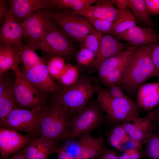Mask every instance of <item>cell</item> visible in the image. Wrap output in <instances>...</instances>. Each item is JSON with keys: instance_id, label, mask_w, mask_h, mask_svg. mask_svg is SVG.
<instances>
[{"instance_id": "9a60e30c", "label": "cell", "mask_w": 159, "mask_h": 159, "mask_svg": "<svg viewBox=\"0 0 159 159\" xmlns=\"http://www.w3.org/2000/svg\"><path fill=\"white\" fill-rule=\"evenodd\" d=\"M22 23L16 18L11 9L4 19L0 28V44L18 47L22 42Z\"/></svg>"}, {"instance_id": "ba28073f", "label": "cell", "mask_w": 159, "mask_h": 159, "mask_svg": "<svg viewBox=\"0 0 159 159\" xmlns=\"http://www.w3.org/2000/svg\"><path fill=\"white\" fill-rule=\"evenodd\" d=\"M29 44L35 50L41 51L51 58L59 56L64 59L72 55L74 51L69 39L58 29L54 23L41 40Z\"/></svg>"}, {"instance_id": "7bdbcfd3", "label": "cell", "mask_w": 159, "mask_h": 159, "mask_svg": "<svg viewBox=\"0 0 159 159\" xmlns=\"http://www.w3.org/2000/svg\"><path fill=\"white\" fill-rule=\"evenodd\" d=\"M111 1L117 6V8L120 9H126L128 6V0H111Z\"/></svg>"}, {"instance_id": "8992f818", "label": "cell", "mask_w": 159, "mask_h": 159, "mask_svg": "<svg viewBox=\"0 0 159 159\" xmlns=\"http://www.w3.org/2000/svg\"><path fill=\"white\" fill-rule=\"evenodd\" d=\"M91 100L80 112L72 116L67 135L63 139L71 141L77 139L84 133L91 132L103 122L104 111L97 100Z\"/></svg>"}, {"instance_id": "3957f363", "label": "cell", "mask_w": 159, "mask_h": 159, "mask_svg": "<svg viewBox=\"0 0 159 159\" xmlns=\"http://www.w3.org/2000/svg\"><path fill=\"white\" fill-rule=\"evenodd\" d=\"M95 92V85L91 78L82 76L72 85L59 87L52 98L62 103L73 116L85 107Z\"/></svg>"}, {"instance_id": "83f0119b", "label": "cell", "mask_w": 159, "mask_h": 159, "mask_svg": "<svg viewBox=\"0 0 159 159\" xmlns=\"http://www.w3.org/2000/svg\"><path fill=\"white\" fill-rule=\"evenodd\" d=\"M128 6L132 10L134 15L147 27L154 28L155 22L151 17L145 0H128Z\"/></svg>"}, {"instance_id": "5bb4252c", "label": "cell", "mask_w": 159, "mask_h": 159, "mask_svg": "<svg viewBox=\"0 0 159 159\" xmlns=\"http://www.w3.org/2000/svg\"><path fill=\"white\" fill-rule=\"evenodd\" d=\"M91 133H84L77 138L76 148L73 155L76 159H96L105 148L103 137H94Z\"/></svg>"}, {"instance_id": "f1b7e54d", "label": "cell", "mask_w": 159, "mask_h": 159, "mask_svg": "<svg viewBox=\"0 0 159 159\" xmlns=\"http://www.w3.org/2000/svg\"><path fill=\"white\" fill-rule=\"evenodd\" d=\"M130 138L121 124L117 123L109 132L107 142L110 146L120 151L122 144Z\"/></svg>"}, {"instance_id": "74e56055", "label": "cell", "mask_w": 159, "mask_h": 159, "mask_svg": "<svg viewBox=\"0 0 159 159\" xmlns=\"http://www.w3.org/2000/svg\"><path fill=\"white\" fill-rule=\"evenodd\" d=\"M145 155L144 151L142 149H136L125 152L119 155V159H140Z\"/></svg>"}, {"instance_id": "d6986e66", "label": "cell", "mask_w": 159, "mask_h": 159, "mask_svg": "<svg viewBox=\"0 0 159 159\" xmlns=\"http://www.w3.org/2000/svg\"><path fill=\"white\" fill-rule=\"evenodd\" d=\"M130 46L121 42L118 38L109 34L102 36L97 56L91 64L97 70L101 64L107 59L128 49Z\"/></svg>"}, {"instance_id": "6da1fadb", "label": "cell", "mask_w": 159, "mask_h": 159, "mask_svg": "<svg viewBox=\"0 0 159 159\" xmlns=\"http://www.w3.org/2000/svg\"><path fill=\"white\" fill-rule=\"evenodd\" d=\"M153 77H158V74L151 57L150 43L135 47L118 85L128 95H133L146 81Z\"/></svg>"}, {"instance_id": "4dcf8cb0", "label": "cell", "mask_w": 159, "mask_h": 159, "mask_svg": "<svg viewBox=\"0 0 159 159\" xmlns=\"http://www.w3.org/2000/svg\"><path fill=\"white\" fill-rule=\"evenodd\" d=\"M66 64L64 59L59 56L51 58L47 62L48 69L51 77L58 80L63 73Z\"/></svg>"}, {"instance_id": "8d00e7d4", "label": "cell", "mask_w": 159, "mask_h": 159, "mask_svg": "<svg viewBox=\"0 0 159 159\" xmlns=\"http://www.w3.org/2000/svg\"><path fill=\"white\" fill-rule=\"evenodd\" d=\"M152 58L159 78V41L150 43Z\"/></svg>"}, {"instance_id": "7a4b0ae2", "label": "cell", "mask_w": 159, "mask_h": 159, "mask_svg": "<svg viewBox=\"0 0 159 159\" xmlns=\"http://www.w3.org/2000/svg\"><path fill=\"white\" fill-rule=\"evenodd\" d=\"M72 117L65 106L52 98L44 107L36 137L42 136L55 142L65 138Z\"/></svg>"}, {"instance_id": "836d02e7", "label": "cell", "mask_w": 159, "mask_h": 159, "mask_svg": "<svg viewBox=\"0 0 159 159\" xmlns=\"http://www.w3.org/2000/svg\"><path fill=\"white\" fill-rule=\"evenodd\" d=\"M96 57L94 53L84 47H81L76 56L78 64L83 66L92 64Z\"/></svg>"}, {"instance_id": "5b68a950", "label": "cell", "mask_w": 159, "mask_h": 159, "mask_svg": "<svg viewBox=\"0 0 159 159\" xmlns=\"http://www.w3.org/2000/svg\"><path fill=\"white\" fill-rule=\"evenodd\" d=\"M47 11L57 27L69 39L80 43L87 35L98 32L85 17L69 13L65 10Z\"/></svg>"}, {"instance_id": "603a6c76", "label": "cell", "mask_w": 159, "mask_h": 159, "mask_svg": "<svg viewBox=\"0 0 159 159\" xmlns=\"http://www.w3.org/2000/svg\"><path fill=\"white\" fill-rule=\"evenodd\" d=\"M135 47L130 46L125 50L104 60L97 69L98 77L101 81L114 71L125 66Z\"/></svg>"}, {"instance_id": "e0dca14e", "label": "cell", "mask_w": 159, "mask_h": 159, "mask_svg": "<svg viewBox=\"0 0 159 159\" xmlns=\"http://www.w3.org/2000/svg\"><path fill=\"white\" fill-rule=\"evenodd\" d=\"M95 4L79 11H67L69 13L87 19H100L114 21L117 17V8L113 6L111 0H97Z\"/></svg>"}, {"instance_id": "f6af8a7d", "label": "cell", "mask_w": 159, "mask_h": 159, "mask_svg": "<svg viewBox=\"0 0 159 159\" xmlns=\"http://www.w3.org/2000/svg\"><path fill=\"white\" fill-rule=\"evenodd\" d=\"M6 159H26L24 155L22 149L15 153Z\"/></svg>"}, {"instance_id": "9c48e42d", "label": "cell", "mask_w": 159, "mask_h": 159, "mask_svg": "<svg viewBox=\"0 0 159 159\" xmlns=\"http://www.w3.org/2000/svg\"><path fill=\"white\" fill-rule=\"evenodd\" d=\"M14 94L17 108L36 109L45 106L48 103L44 95L23 76H16Z\"/></svg>"}, {"instance_id": "2e32d148", "label": "cell", "mask_w": 159, "mask_h": 159, "mask_svg": "<svg viewBox=\"0 0 159 159\" xmlns=\"http://www.w3.org/2000/svg\"><path fill=\"white\" fill-rule=\"evenodd\" d=\"M115 37L135 47L159 41V34L153 28H143L136 25Z\"/></svg>"}, {"instance_id": "44dd1931", "label": "cell", "mask_w": 159, "mask_h": 159, "mask_svg": "<svg viewBox=\"0 0 159 159\" xmlns=\"http://www.w3.org/2000/svg\"><path fill=\"white\" fill-rule=\"evenodd\" d=\"M17 47L12 45L0 44V74L10 69L13 70L16 76H23L18 67L20 62Z\"/></svg>"}, {"instance_id": "cb8c5ba5", "label": "cell", "mask_w": 159, "mask_h": 159, "mask_svg": "<svg viewBox=\"0 0 159 159\" xmlns=\"http://www.w3.org/2000/svg\"><path fill=\"white\" fill-rule=\"evenodd\" d=\"M14 86L3 74L0 75V118H1L16 108Z\"/></svg>"}, {"instance_id": "8fae6325", "label": "cell", "mask_w": 159, "mask_h": 159, "mask_svg": "<svg viewBox=\"0 0 159 159\" xmlns=\"http://www.w3.org/2000/svg\"><path fill=\"white\" fill-rule=\"evenodd\" d=\"M45 61L22 72L24 76L34 87L44 95L55 93L59 87L53 80Z\"/></svg>"}, {"instance_id": "60d3db41", "label": "cell", "mask_w": 159, "mask_h": 159, "mask_svg": "<svg viewBox=\"0 0 159 159\" xmlns=\"http://www.w3.org/2000/svg\"><path fill=\"white\" fill-rule=\"evenodd\" d=\"M10 9V6L7 1L0 0V24H1L7 15Z\"/></svg>"}, {"instance_id": "ee69618b", "label": "cell", "mask_w": 159, "mask_h": 159, "mask_svg": "<svg viewBox=\"0 0 159 159\" xmlns=\"http://www.w3.org/2000/svg\"><path fill=\"white\" fill-rule=\"evenodd\" d=\"M154 117V122H156L159 125V104L151 110Z\"/></svg>"}, {"instance_id": "f546056e", "label": "cell", "mask_w": 159, "mask_h": 159, "mask_svg": "<svg viewBox=\"0 0 159 159\" xmlns=\"http://www.w3.org/2000/svg\"><path fill=\"white\" fill-rule=\"evenodd\" d=\"M79 77L77 68L68 63L66 64L64 70L58 80L63 87H68L75 84Z\"/></svg>"}, {"instance_id": "277c9868", "label": "cell", "mask_w": 159, "mask_h": 159, "mask_svg": "<svg viewBox=\"0 0 159 159\" xmlns=\"http://www.w3.org/2000/svg\"><path fill=\"white\" fill-rule=\"evenodd\" d=\"M95 92L97 100L110 122L117 123L140 117V107L130 98L113 97L98 84L95 85Z\"/></svg>"}, {"instance_id": "1f68e13d", "label": "cell", "mask_w": 159, "mask_h": 159, "mask_svg": "<svg viewBox=\"0 0 159 159\" xmlns=\"http://www.w3.org/2000/svg\"><path fill=\"white\" fill-rule=\"evenodd\" d=\"M145 144V155L148 159H159V134L153 133Z\"/></svg>"}, {"instance_id": "ac0fdd59", "label": "cell", "mask_w": 159, "mask_h": 159, "mask_svg": "<svg viewBox=\"0 0 159 159\" xmlns=\"http://www.w3.org/2000/svg\"><path fill=\"white\" fill-rule=\"evenodd\" d=\"M55 142L42 136L32 137L30 142L22 149L26 159H49L54 153Z\"/></svg>"}, {"instance_id": "7402d4cb", "label": "cell", "mask_w": 159, "mask_h": 159, "mask_svg": "<svg viewBox=\"0 0 159 159\" xmlns=\"http://www.w3.org/2000/svg\"><path fill=\"white\" fill-rule=\"evenodd\" d=\"M7 1L15 16L21 22L34 11L40 9H48L46 0Z\"/></svg>"}, {"instance_id": "52a82bcc", "label": "cell", "mask_w": 159, "mask_h": 159, "mask_svg": "<svg viewBox=\"0 0 159 159\" xmlns=\"http://www.w3.org/2000/svg\"><path fill=\"white\" fill-rule=\"evenodd\" d=\"M45 107L34 110L16 108L0 119V127L24 132L32 137H36Z\"/></svg>"}, {"instance_id": "7c38bea8", "label": "cell", "mask_w": 159, "mask_h": 159, "mask_svg": "<svg viewBox=\"0 0 159 159\" xmlns=\"http://www.w3.org/2000/svg\"><path fill=\"white\" fill-rule=\"evenodd\" d=\"M153 115L150 110L144 117L131 119L121 124L131 139L142 145L153 134Z\"/></svg>"}, {"instance_id": "e575fe53", "label": "cell", "mask_w": 159, "mask_h": 159, "mask_svg": "<svg viewBox=\"0 0 159 159\" xmlns=\"http://www.w3.org/2000/svg\"><path fill=\"white\" fill-rule=\"evenodd\" d=\"M96 31L102 35L107 34L111 30L114 21L96 18L87 19Z\"/></svg>"}, {"instance_id": "30bf717a", "label": "cell", "mask_w": 159, "mask_h": 159, "mask_svg": "<svg viewBox=\"0 0 159 159\" xmlns=\"http://www.w3.org/2000/svg\"><path fill=\"white\" fill-rule=\"evenodd\" d=\"M54 24L47 9H40L33 12L22 23L25 43L31 44L41 40Z\"/></svg>"}, {"instance_id": "f35d334b", "label": "cell", "mask_w": 159, "mask_h": 159, "mask_svg": "<svg viewBox=\"0 0 159 159\" xmlns=\"http://www.w3.org/2000/svg\"><path fill=\"white\" fill-rule=\"evenodd\" d=\"M108 91L112 96L116 98L126 99L129 98L125 94L122 89L117 85L111 86L109 87Z\"/></svg>"}, {"instance_id": "484cf974", "label": "cell", "mask_w": 159, "mask_h": 159, "mask_svg": "<svg viewBox=\"0 0 159 159\" xmlns=\"http://www.w3.org/2000/svg\"><path fill=\"white\" fill-rule=\"evenodd\" d=\"M117 17L113 22L112 29L107 34L115 37L119 34L136 25L133 14L127 9L117 8Z\"/></svg>"}, {"instance_id": "d590c367", "label": "cell", "mask_w": 159, "mask_h": 159, "mask_svg": "<svg viewBox=\"0 0 159 159\" xmlns=\"http://www.w3.org/2000/svg\"><path fill=\"white\" fill-rule=\"evenodd\" d=\"M54 153L57 155V159H76L62 144L59 143H55Z\"/></svg>"}, {"instance_id": "ffe728a7", "label": "cell", "mask_w": 159, "mask_h": 159, "mask_svg": "<svg viewBox=\"0 0 159 159\" xmlns=\"http://www.w3.org/2000/svg\"><path fill=\"white\" fill-rule=\"evenodd\" d=\"M145 84L138 90L136 103L139 107L149 111L159 104V81Z\"/></svg>"}, {"instance_id": "d4e9b609", "label": "cell", "mask_w": 159, "mask_h": 159, "mask_svg": "<svg viewBox=\"0 0 159 159\" xmlns=\"http://www.w3.org/2000/svg\"><path fill=\"white\" fill-rule=\"evenodd\" d=\"M97 0H46L48 9L79 11L94 4Z\"/></svg>"}, {"instance_id": "ab89813d", "label": "cell", "mask_w": 159, "mask_h": 159, "mask_svg": "<svg viewBox=\"0 0 159 159\" xmlns=\"http://www.w3.org/2000/svg\"><path fill=\"white\" fill-rule=\"evenodd\" d=\"M149 12L154 16L159 14V0H145Z\"/></svg>"}, {"instance_id": "4fadbf2b", "label": "cell", "mask_w": 159, "mask_h": 159, "mask_svg": "<svg viewBox=\"0 0 159 159\" xmlns=\"http://www.w3.org/2000/svg\"><path fill=\"white\" fill-rule=\"evenodd\" d=\"M32 138L30 135H22L13 130L0 127V158L6 159L22 149Z\"/></svg>"}, {"instance_id": "4316f807", "label": "cell", "mask_w": 159, "mask_h": 159, "mask_svg": "<svg viewBox=\"0 0 159 159\" xmlns=\"http://www.w3.org/2000/svg\"><path fill=\"white\" fill-rule=\"evenodd\" d=\"M17 48L19 59L23 63L24 70L30 69L45 61L40 57L28 44L22 42Z\"/></svg>"}, {"instance_id": "d6a6232c", "label": "cell", "mask_w": 159, "mask_h": 159, "mask_svg": "<svg viewBox=\"0 0 159 159\" xmlns=\"http://www.w3.org/2000/svg\"><path fill=\"white\" fill-rule=\"evenodd\" d=\"M102 36L98 32L87 35L80 43L81 47H85L92 52L95 54L97 57Z\"/></svg>"}, {"instance_id": "b9f144b4", "label": "cell", "mask_w": 159, "mask_h": 159, "mask_svg": "<svg viewBox=\"0 0 159 159\" xmlns=\"http://www.w3.org/2000/svg\"><path fill=\"white\" fill-rule=\"evenodd\" d=\"M119 155L115 151L105 148L96 159H119Z\"/></svg>"}]
</instances>
